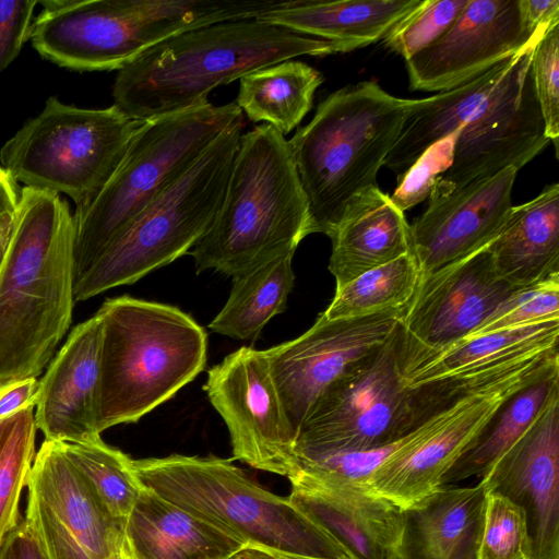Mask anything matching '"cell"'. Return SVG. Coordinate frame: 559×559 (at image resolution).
<instances>
[{
  "instance_id": "8fae6325",
  "label": "cell",
  "mask_w": 559,
  "mask_h": 559,
  "mask_svg": "<svg viewBox=\"0 0 559 559\" xmlns=\"http://www.w3.org/2000/svg\"><path fill=\"white\" fill-rule=\"evenodd\" d=\"M399 324L382 347L316 401L298 429L295 454L372 449L418 426L413 391L403 379Z\"/></svg>"
},
{
  "instance_id": "d6986e66",
  "label": "cell",
  "mask_w": 559,
  "mask_h": 559,
  "mask_svg": "<svg viewBox=\"0 0 559 559\" xmlns=\"http://www.w3.org/2000/svg\"><path fill=\"white\" fill-rule=\"evenodd\" d=\"M480 483L522 509L534 559H559V393Z\"/></svg>"
},
{
  "instance_id": "5b68a950",
  "label": "cell",
  "mask_w": 559,
  "mask_h": 559,
  "mask_svg": "<svg viewBox=\"0 0 559 559\" xmlns=\"http://www.w3.org/2000/svg\"><path fill=\"white\" fill-rule=\"evenodd\" d=\"M103 323L96 428L136 423L206 365V331L177 307L120 296L96 312Z\"/></svg>"
},
{
  "instance_id": "ab89813d",
  "label": "cell",
  "mask_w": 559,
  "mask_h": 559,
  "mask_svg": "<svg viewBox=\"0 0 559 559\" xmlns=\"http://www.w3.org/2000/svg\"><path fill=\"white\" fill-rule=\"evenodd\" d=\"M531 70L545 135L558 156L559 140V20L543 32L533 47Z\"/></svg>"
},
{
  "instance_id": "c3c4849f",
  "label": "cell",
  "mask_w": 559,
  "mask_h": 559,
  "mask_svg": "<svg viewBox=\"0 0 559 559\" xmlns=\"http://www.w3.org/2000/svg\"><path fill=\"white\" fill-rule=\"evenodd\" d=\"M231 559H280L266 551L247 547L236 554Z\"/></svg>"
},
{
  "instance_id": "f35d334b",
  "label": "cell",
  "mask_w": 559,
  "mask_h": 559,
  "mask_svg": "<svg viewBox=\"0 0 559 559\" xmlns=\"http://www.w3.org/2000/svg\"><path fill=\"white\" fill-rule=\"evenodd\" d=\"M550 320H559V274L515 290L471 335Z\"/></svg>"
},
{
  "instance_id": "ac0fdd59",
  "label": "cell",
  "mask_w": 559,
  "mask_h": 559,
  "mask_svg": "<svg viewBox=\"0 0 559 559\" xmlns=\"http://www.w3.org/2000/svg\"><path fill=\"white\" fill-rule=\"evenodd\" d=\"M545 29L526 22L520 0H468L442 36L405 61L409 88L440 93L460 86L513 57Z\"/></svg>"
},
{
  "instance_id": "f6af8a7d",
  "label": "cell",
  "mask_w": 559,
  "mask_h": 559,
  "mask_svg": "<svg viewBox=\"0 0 559 559\" xmlns=\"http://www.w3.org/2000/svg\"><path fill=\"white\" fill-rule=\"evenodd\" d=\"M526 22L535 29H545L559 20V0H520Z\"/></svg>"
},
{
  "instance_id": "e575fe53",
  "label": "cell",
  "mask_w": 559,
  "mask_h": 559,
  "mask_svg": "<svg viewBox=\"0 0 559 559\" xmlns=\"http://www.w3.org/2000/svg\"><path fill=\"white\" fill-rule=\"evenodd\" d=\"M72 464L91 485L107 511L126 520L136 503L143 485L132 466V459L102 438L80 443L61 442Z\"/></svg>"
},
{
  "instance_id": "7dc6e473",
  "label": "cell",
  "mask_w": 559,
  "mask_h": 559,
  "mask_svg": "<svg viewBox=\"0 0 559 559\" xmlns=\"http://www.w3.org/2000/svg\"><path fill=\"white\" fill-rule=\"evenodd\" d=\"M20 190L17 183L0 166V203L17 204Z\"/></svg>"
},
{
  "instance_id": "ba28073f",
  "label": "cell",
  "mask_w": 559,
  "mask_h": 559,
  "mask_svg": "<svg viewBox=\"0 0 559 559\" xmlns=\"http://www.w3.org/2000/svg\"><path fill=\"white\" fill-rule=\"evenodd\" d=\"M29 40L76 71L120 70L176 34L236 20L233 0H40Z\"/></svg>"
},
{
  "instance_id": "d590c367",
  "label": "cell",
  "mask_w": 559,
  "mask_h": 559,
  "mask_svg": "<svg viewBox=\"0 0 559 559\" xmlns=\"http://www.w3.org/2000/svg\"><path fill=\"white\" fill-rule=\"evenodd\" d=\"M35 405L0 420V545L21 520L20 501L36 450Z\"/></svg>"
},
{
  "instance_id": "cb8c5ba5",
  "label": "cell",
  "mask_w": 559,
  "mask_h": 559,
  "mask_svg": "<svg viewBox=\"0 0 559 559\" xmlns=\"http://www.w3.org/2000/svg\"><path fill=\"white\" fill-rule=\"evenodd\" d=\"M487 491L475 486L442 485L403 510L399 559H477Z\"/></svg>"
},
{
  "instance_id": "836d02e7",
  "label": "cell",
  "mask_w": 559,
  "mask_h": 559,
  "mask_svg": "<svg viewBox=\"0 0 559 559\" xmlns=\"http://www.w3.org/2000/svg\"><path fill=\"white\" fill-rule=\"evenodd\" d=\"M420 277L417 261L409 252L335 288L322 314L331 320L350 319L404 307L415 294Z\"/></svg>"
},
{
  "instance_id": "4dcf8cb0",
  "label": "cell",
  "mask_w": 559,
  "mask_h": 559,
  "mask_svg": "<svg viewBox=\"0 0 559 559\" xmlns=\"http://www.w3.org/2000/svg\"><path fill=\"white\" fill-rule=\"evenodd\" d=\"M293 257H281L231 277L229 297L209 328L236 340L258 338L265 324L286 309L295 281Z\"/></svg>"
},
{
  "instance_id": "7a4b0ae2",
  "label": "cell",
  "mask_w": 559,
  "mask_h": 559,
  "mask_svg": "<svg viewBox=\"0 0 559 559\" xmlns=\"http://www.w3.org/2000/svg\"><path fill=\"white\" fill-rule=\"evenodd\" d=\"M74 224L59 193L23 187L0 267V388L37 378L74 306Z\"/></svg>"
},
{
  "instance_id": "d4e9b609",
  "label": "cell",
  "mask_w": 559,
  "mask_h": 559,
  "mask_svg": "<svg viewBox=\"0 0 559 559\" xmlns=\"http://www.w3.org/2000/svg\"><path fill=\"white\" fill-rule=\"evenodd\" d=\"M331 240L329 271L336 288L412 252L411 227L404 212L378 185L348 201Z\"/></svg>"
},
{
  "instance_id": "9a60e30c",
  "label": "cell",
  "mask_w": 559,
  "mask_h": 559,
  "mask_svg": "<svg viewBox=\"0 0 559 559\" xmlns=\"http://www.w3.org/2000/svg\"><path fill=\"white\" fill-rule=\"evenodd\" d=\"M519 288L497 275L487 247L421 275L399 324L403 374L473 334Z\"/></svg>"
},
{
  "instance_id": "484cf974",
  "label": "cell",
  "mask_w": 559,
  "mask_h": 559,
  "mask_svg": "<svg viewBox=\"0 0 559 559\" xmlns=\"http://www.w3.org/2000/svg\"><path fill=\"white\" fill-rule=\"evenodd\" d=\"M497 275L526 287L559 274V185L512 206L497 237L487 246Z\"/></svg>"
},
{
  "instance_id": "ee69618b",
  "label": "cell",
  "mask_w": 559,
  "mask_h": 559,
  "mask_svg": "<svg viewBox=\"0 0 559 559\" xmlns=\"http://www.w3.org/2000/svg\"><path fill=\"white\" fill-rule=\"evenodd\" d=\"M38 389L37 378L20 380L0 388V420L25 406L35 405Z\"/></svg>"
},
{
  "instance_id": "603a6c76",
  "label": "cell",
  "mask_w": 559,
  "mask_h": 559,
  "mask_svg": "<svg viewBox=\"0 0 559 559\" xmlns=\"http://www.w3.org/2000/svg\"><path fill=\"white\" fill-rule=\"evenodd\" d=\"M246 544L143 486L123 525V559H231Z\"/></svg>"
},
{
  "instance_id": "277c9868",
  "label": "cell",
  "mask_w": 559,
  "mask_h": 559,
  "mask_svg": "<svg viewBox=\"0 0 559 559\" xmlns=\"http://www.w3.org/2000/svg\"><path fill=\"white\" fill-rule=\"evenodd\" d=\"M139 481L160 498L280 559H354L325 528L252 480L230 460L171 454L132 460Z\"/></svg>"
},
{
  "instance_id": "f1b7e54d",
  "label": "cell",
  "mask_w": 559,
  "mask_h": 559,
  "mask_svg": "<svg viewBox=\"0 0 559 559\" xmlns=\"http://www.w3.org/2000/svg\"><path fill=\"white\" fill-rule=\"evenodd\" d=\"M559 393V360L511 393L442 478V485L484 477Z\"/></svg>"
},
{
  "instance_id": "52a82bcc",
  "label": "cell",
  "mask_w": 559,
  "mask_h": 559,
  "mask_svg": "<svg viewBox=\"0 0 559 559\" xmlns=\"http://www.w3.org/2000/svg\"><path fill=\"white\" fill-rule=\"evenodd\" d=\"M242 117L235 100L219 106L206 102L143 121L109 180L72 214L74 281Z\"/></svg>"
},
{
  "instance_id": "4fadbf2b",
  "label": "cell",
  "mask_w": 559,
  "mask_h": 559,
  "mask_svg": "<svg viewBox=\"0 0 559 559\" xmlns=\"http://www.w3.org/2000/svg\"><path fill=\"white\" fill-rule=\"evenodd\" d=\"M558 360V347L539 350L498 380L463 396L443 424L373 472L367 484L369 492L406 510L437 490L499 405Z\"/></svg>"
},
{
  "instance_id": "8d00e7d4",
  "label": "cell",
  "mask_w": 559,
  "mask_h": 559,
  "mask_svg": "<svg viewBox=\"0 0 559 559\" xmlns=\"http://www.w3.org/2000/svg\"><path fill=\"white\" fill-rule=\"evenodd\" d=\"M487 491L477 559H534L526 519L520 507Z\"/></svg>"
},
{
  "instance_id": "7bdbcfd3",
  "label": "cell",
  "mask_w": 559,
  "mask_h": 559,
  "mask_svg": "<svg viewBox=\"0 0 559 559\" xmlns=\"http://www.w3.org/2000/svg\"><path fill=\"white\" fill-rule=\"evenodd\" d=\"M0 559H46L24 516L2 540Z\"/></svg>"
},
{
  "instance_id": "4316f807",
  "label": "cell",
  "mask_w": 559,
  "mask_h": 559,
  "mask_svg": "<svg viewBox=\"0 0 559 559\" xmlns=\"http://www.w3.org/2000/svg\"><path fill=\"white\" fill-rule=\"evenodd\" d=\"M421 0H290L259 19L298 34L366 47L381 40Z\"/></svg>"
},
{
  "instance_id": "74e56055",
  "label": "cell",
  "mask_w": 559,
  "mask_h": 559,
  "mask_svg": "<svg viewBox=\"0 0 559 559\" xmlns=\"http://www.w3.org/2000/svg\"><path fill=\"white\" fill-rule=\"evenodd\" d=\"M468 0H421L384 36V46L405 61L436 41L453 24Z\"/></svg>"
},
{
  "instance_id": "d6a6232c",
  "label": "cell",
  "mask_w": 559,
  "mask_h": 559,
  "mask_svg": "<svg viewBox=\"0 0 559 559\" xmlns=\"http://www.w3.org/2000/svg\"><path fill=\"white\" fill-rule=\"evenodd\" d=\"M457 402L433 414L399 440L381 447L357 451L297 453L294 471L288 478L298 476L318 484L368 490L370 476L382 463L437 429L452 414Z\"/></svg>"
},
{
  "instance_id": "7402d4cb",
  "label": "cell",
  "mask_w": 559,
  "mask_h": 559,
  "mask_svg": "<svg viewBox=\"0 0 559 559\" xmlns=\"http://www.w3.org/2000/svg\"><path fill=\"white\" fill-rule=\"evenodd\" d=\"M288 498L334 536L354 559H399L404 512L366 489L288 478Z\"/></svg>"
},
{
  "instance_id": "b9f144b4",
  "label": "cell",
  "mask_w": 559,
  "mask_h": 559,
  "mask_svg": "<svg viewBox=\"0 0 559 559\" xmlns=\"http://www.w3.org/2000/svg\"><path fill=\"white\" fill-rule=\"evenodd\" d=\"M37 0H0V73L29 39Z\"/></svg>"
},
{
  "instance_id": "3957f363",
  "label": "cell",
  "mask_w": 559,
  "mask_h": 559,
  "mask_svg": "<svg viewBox=\"0 0 559 559\" xmlns=\"http://www.w3.org/2000/svg\"><path fill=\"white\" fill-rule=\"evenodd\" d=\"M310 234L309 204L288 140L262 123L241 134L217 214L188 253L199 273L234 277L294 255Z\"/></svg>"
},
{
  "instance_id": "2e32d148",
  "label": "cell",
  "mask_w": 559,
  "mask_h": 559,
  "mask_svg": "<svg viewBox=\"0 0 559 559\" xmlns=\"http://www.w3.org/2000/svg\"><path fill=\"white\" fill-rule=\"evenodd\" d=\"M203 388L227 426L234 459L288 478L296 435L264 350L233 352L209 370Z\"/></svg>"
},
{
  "instance_id": "44dd1931",
  "label": "cell",
  "mask_w": 559,
  "mask_h": 559,
  "mask_svg": "<svg viewBox=\"0 0 559 559\" xmlns=\"http://www.w3.org/2000/svg\"><path fill=\"white\" fill-rule=\"evenodd\" d=\"M102 335L97 313L74 326L39 380L34 418L45 440L80 443L100 437L96 396Z\"/></svg>"
},
{
  "instance_id": "6da1fadb",
  "label": "cell",
  "mask_w": 559,
  "mask_h": 559,
  "mask_svg": "<svg viewBox=\"0 0 559 559\" xmlns=\"http://www.w3.org/2000/svg\"><path fill=\"white\" fill-rule=\"evenodd\" d=\"M358 48L357 43L305 36L259 17L213 23L168 37L118 70L114 106L130 119L146 121L200 106L213 88L254 70Z\"/></svg>"
},
{
  "instance_id": "1f68e13d",
  "label": "cell",
  "mask_w": 559,
  "mask_h": 559,
  "mask_svg": "<svg viewBox=\"0 0 559 559\" xmlns=\"http://www.w3.org/2000/svg\"><path fill=\"white\" fill-rule=\"evenodd\" d=\"M559 320L471 335L433 353L403 374L406 386L441 379L514 354L558 346Z\"/></svg>"
},
{
  "instance_id": "e0dca14e",
  "label": "cell",
  "mask_w": 559,
  "mask_h": 559,
  "mask_svg": "<svg viewBox=\"0 0 559 559\" xmlns=\"http://www.w3.org/2000/svg\"><path fill=\"white\" fill-rule=\"evenodd\" d=\"M406 306L350 319L321 313L297 338L264 350L296 436L321 394L386 343Z\"/></svg>"
},
{
  "instance_id": "60d3db41",
  "label": "cell",
  "mask_w": 559,
  "mask_h": 559,
  "mask_svg": "<svg viewBox=\"0 0 559 559\" xmlns=\"http://www.w3.org/2000/svg\"><path fill=\"white\" fill-rule=\"evenodd\" d=\"M460 129L429 146L397 177V187L390 198L399 210L405 212L429 198L439 177L451 165Z\"/></svg>"
},
{
  "instance_id": "30bf717a",
  "label": "cell",
  "mask_w": 559,
  "mask_h": 559,
  "mask_svg": "<svg viewBox=\"0 0 559 559\" xmlns=\"http://www.w3.org/2000/svg\"><path fill=\"white\" fill-rule=\"evenodd\" d=\"M143 121L114 105L86 109L50 96L0 150L1 167L24 187L90 203L112 176Z\"/></svg>"
},
{
  "instance_id": "83f0119b",
  "label": "cell",
  "mask_w": 559,
  "mask_h": 559,
  "mask_svg": "<svg viewBox=\"0 0 559 559\" xmlns=\"http://www.w3.org/2000/svg\"><path fill=\"white\" fill-rule=\"evenodd\" d=\"M516 55L460 86L418 99L383 166L400 177L429 146L464 126L501 85Z\"/></svg>"
},
{
  "instance_id": "5bb4252c",
  "label": "cell",
  "mask_w": 559,
  "mask_h": 559,
  "mask_svg": "<svg viewBox=\"0 0 559 559\" xmlns=\"http://www.w3.org/2000/svg\"><path fill=\"white\" fill-rule=\"evenodd\" d=\"M536 41L516 55L501 85L461 127L451 165L431 193L450 192L509 167L520 170L550 143L531 70Z\"/></svg>"
},
{
  "instance_id": "8992f818",
  "label": "cell",
  "mask_w": 559,
  "mask_h": 559,
  "mask_svg": "<svg viewBox=\"0 0 559 559\" xmlns=\"http://www.w3.org/2000/svg\"><path fill=\"white\" fill-rule=\"evenodd\" d=\"M417 100L394 96L374 81L349 84L325 97L288 140L313 234L331 238L348 201L377 185Z\"/></svg>"
},
{
  "instance_id": "7c38bea8",
  "label": "cell",
  "mask_w": 559,
  "mask_h": 559,
  "mask_svg": "<svg viewBox=\"0 0 559 559\" xmlns=\"http://www.w3.org/2000/svg\"><path fill=\"white\" fill-rule=\"evenodd\" d=\"M26 487L24 519L46 559H123L124 520L107 511L61 442L40 444Z\"/></svg>"
},
{
  "instance_id": "ffe728a7",
  "label": "cell",
  "mask_w": 559,
  "mask_h": 559,
  "mask_svg": "<svg viewBox=\"0 0 559 559\" xmlns=\"http://www.w3.org/2000/svg\"><path fill=\"white\" fill-rule=\"evenodd\" d=\"M518 171L509 167L450 192L430 193L426 210L409 225L421 275L468 257L497 237L513 206Z\"/></svg>"
},
{
  "instance_id": "bcb514c9",
  "label": "cell",
  "mask_w": 559,
  "mask_h": 559,
  "mask_svg": "<svg viewBox=\"0 0 559 559\" xmlns=\"http://www.w3.org/2000/svg\"><path fill=\"white\" fill-rule=\"evenodd\" d=\"M16 205L0 203V267L13 236Z\"/></svg>"
},
{
  "instance_id": "f546056e",
  "label": "cell",
  "mask_w": 559,
  "mask_h": 559,
  "mask_svg": "<svg viewBox=\"0 0 559 559\" xmlns=\"http://www.w3.org/2000/svg\"><path fill=\"white\" fill-rule=\"evenodd\" d=\"M323 81L313 67L289 59L242 75L235 102L251 121H264L286 135L309 112Z\"/></svg>"
},
{
  "instance_id": "9c48e42d",
  "label": "cell",
  "mask_w": 559,
  "mask_h": 559,
  "mask_svg": "<svg viewBox=\"0 0 559 559\" xmlns=\"http://www.w3.org/2000/svg\"><path fill=\"white\" fill-rule=\"evenodd\" d=\"M245 128L228 127L174 185L154 200L74 281V302L130 285L188 253L222 204Z\"/></svg>"
}]
</instances>
